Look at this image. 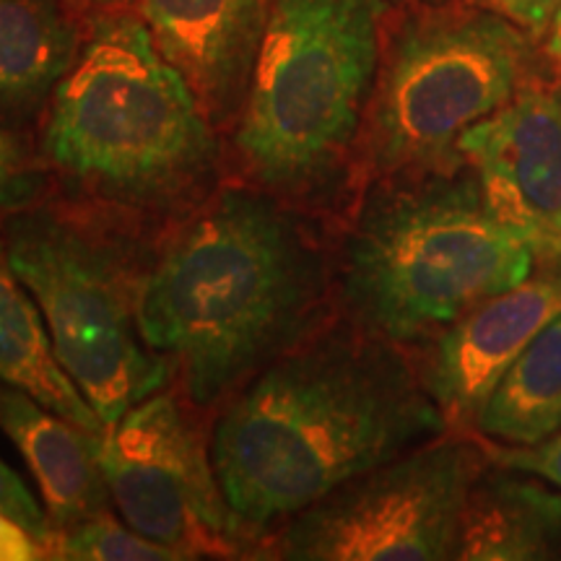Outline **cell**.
<instances>
[{
	"label": "cell",
	"mask_w": 561,
	"mask_h": 561,
	"mask_svg": "<svg viewBox=\"0 0 561 561\" xmlns=\"http://www.w3.org/2000/svg\"><path fill=\"white\" fill-rule=\"evenodd\" d=\"M468 3L510 19L512 24L528 32L533 39L546 37L553 16L561 9V0H468Z\"/></svg>",
	"instance_id": "cell-22"
},
{
	"label": "cell",
	"mask_w": 561,
	"mask_h": 561,
	"mask_svg": "<svg viewBox=\"0 0 561 561\" xmlns=\"http://www.w3.org/2000/svg\"><path fill=\"white\" fill-rule=\"evenodd\" d=\"M42 191V178L21 151L11 128L0 123V216H13L32 208Z\"/></svg>",
	"instance_id": "cell-19"
},
{
	"label": "cell",
	"mask_w": 561,
	"mask_h": 561,
	"mask_svg": "<svg viewBox=\"0 0 561 561\" xmlns=\"http://www.w3.org/2000/svg\"><path fill=\"white\" fill-rule=\"evenodd\" d=\"M385 0H268L234 146L257 187L328 201L359 164Z\"/></svg>",
	"instance_id": "cell-5"
},
{
	"label": "cell",
	"mask_w": 561,
	"mask_h": 561,
	"mask_svg": "<svg viewBox=\"0 0 561 561\" xmlns=\"http://www.w3.org/2000/svg\"><path fill=\"white\" fill-rule=\"evenodd\" d=\"M489 453L496 466L533 473L561 489V430L536 445H496L489 439Z\"/></svg>",
	"instance_id": "cell-21"
},
{
	"label": "cell",
	"mask_w": 561,
	"mask_h": 561,
	"mask_svg": "<svg viewBox=\"0 0 561 561\" xmlns=\"http://www.w3.org/2000/svg\"><path fill=\"white\" fill-rule=\"evenodd\" d=\"M331 280L325 244L299 210L234 187L144 278L140 331L187 401L208 409L318 333Z\"/></svg>",
	"instance_id": "cell-2"
},
{
	"label": "cell",
	"mask_w": 561,
	"mask_h": 561,
	"mask_svg": "<svg viewBox=\"0 0 561 561\" xmlns=\"http://www.w3.org/2000/svg\"><path fill=\"white\" fill-rule=\"evenodd\" d=\"M55 557L73 561H185L178 549L153 541L133 530L128 523H117L110 512L87 517L73 528L62 530L55 543Z\"/></svg>",
	"instance_id": "cell-18"
},
{
	"label": "cell",
	"mask_w": 561,
	"mask_h": 561,
	"mask_svg": "<svg viewBox=\"0 0 561 561\" xmlns=\"http://www.w3.org/2000/svg\"><path fill=\"white\" fill-rule=\"evenodd\" d=\"M45 546L24 525L0 512V561H30L45 557Z\"/></svg>",
	"instance_id": "cell-23"
},
{
	"label": "cell",
	"mask_w": 561,
	"mask_h": 561,
	"mask_svg": "<svg viewBox=\"0 0 561 561\" xmlns=\"http://www.w3.org/2000/svg\"><path fill=\"white\" fill-rule=\"evenodd\" d=\"M561 430V314L504 371L473 432L500 445H536Z\"/></svg>",
	"instance_id": "cell-17"
},
{
	"label": "cell",
	"mask_w": 561,
	"mask_h": 561,
	"mask_svg": "<svg viewBox=\"0 0 561 561\" xmlns=\"http://www.w3.org/2000/svg\"><path fill=\"white\" fill-rule=\"evenodd\" d=\"M0 385L19 388L89 432H104L102 419L60 367L37 301L11 268L0 240Z\"/></svg>",
	"instance_id": "cell-16"
},
{
	"label": "cell",
	"mask_w": 561,
	"mask_h": 561,
	"mask_svg": "<svg viewBox=\"0 0 561 561\" xmlns=\"http://www.w3.org/2000/svg\"><path fill=\"white\" fill-rule=\"evenodd\" d=\"M42 149L94 198L167 210L214 178L216 140L140 19L104 16L47 104Z\"/></svg>",
	"instance_id": "cell-4"
},
{
	"label": "cell",
	"mask_w": 561,
	"mask_h": 561,
	"mask_svg": "<svg viewBox=\"0 0 561 561\" xmlns=\"http://www.w3.org/2000/svg\"><path fill=\"white\" fill-rule=\"evenodd\" d=\"M3 242L60 367L104 430L164 388L170 367L140 331L138 291L102 244L53 210L32 208L11 216Z\"/></svg>",
	"instance_id": "cell-7"
},
{
	"label": "cell",
	"mask_w": 561,
	"mask_h": 561,
	"mask_svg": "<svg viewBox=\"0 0 561 561\" xmlns=\"http://www.w3.org/2000/svg\"><path fill=\"white\" fill-rule=\"evenodd\" d=\"M112 504L133 530L185 553L237 549V530L191 416L172 392H153L102 432Z\"/></svg>",
	"instance_id": "cell-9"
},
{
	"label": "cell",
	"mask_w": 561,
	"mask_h": 561,
	"mask_svg": "<svg viewBox=\"0 0 561 561\" xmlns=\"http://www.w3.org/2000/svg\"><path fill=\"white\" fill-rule=\"evenodd\" d=\"M91 5H102V9H117V5L130 3V0H87Z\"/></svg>",
	"instance_id": "cell-25"
},
{
	"label": "cell",
	"mask_w": 561,
	"mask_h": 561,
	"mask_svg": "<svg viewBox=\"0 0 561 561\" xmlns=\"http://www.w3.org/2000/svg\"><path fill=\"white\" fill-rule=\"evenodd\" d=\"M533 81V37L510 19L473 3L413 13L380 55L356 167L377 180L458 164L462 133Z\"/></svg>",
	"instance_id": "cell-6"
},
{
	"label": "cell",
	"mask_w": 561,
	"mask_h": 561,
	"mask_svg": "<svg viewBox=\"0 0 561 561\" xmlns=\"http://www.w3.org/2000/svg\"><path fill=\"white\" fill-rule=\"evenodd\" d=\"M445 432L409 348L346 322L312 333L237 392L214 426L210 460L237 536L257 538Z\"/></svg>",
	"instance_id": "cell-1"
},
{
	"label": "cell",
	"mask_w": 561,
	"mask_h": 561,
	"mask_svg": "<svg viewBox=\"0 0 561 561\" xmlns=\"http://www.w3.org/2000/svg\"><path fill=\"white\" fill-rule=\"evenodd\" d=\"M559 314L561 263H546L421 343L419 375L447 430L473 432L476 416L504 371Z\"/></svg>",
	"instance_id": "cell-11"
},
{
	"label": "cell",
	"mask_w": 561,
	"mask_h": 561,
	"mask_svg": "<svg viewBox=\"0 0 561 561\" xmlns=\"http://www.w3.org/2000/svg\"><path fill=\"white\" fill-rule=\"evenodd\" d=\"M533 268V250L491 216L462 159L369 180L343 237L335 280L351 325L419 348Z\"/></svg>",
	"instance_id": "cell-3"
},
{
	"label": "cell",
	"mask_w": 561,
	"mask_h": 561,
	"mask_svg": "<svg viewBox=\"0 0 561 561\" xmlns=\"http://www.w3.org/2000/svg\"><path fill=\"white\" fill-rule=\"evenodd\" d=\"M455 559H561V489L489 462L468 491Z\"/></svg>",
	"instance_id": "cell-14"
},
{
	"label": "cell",
	"mask_w": 561,
	"mask_h": 561,
	"mask_svg": "<svg viewBox=\"0 0 561 561\" xmlns=\"http://www.w3.org/2000/svg\"><path fill=\"white\" fill-rule=\"evenodd\" d=\"M79 53L81 32L66 0H0V123L30 125Z\"/></svg>",
	"instance_id": "cell-15"
},
{
	"label": "cell",
	"mask_w": 561,
	"mask_h": 561,
	"mask_svg": "<svg viewBox=\"0 0 561 561\" xmlns=\"http://www.w3.org/2000/svg\"><path fill=\"white\" fill-rule=\"evenodd\" d=\"M0 430L34 473L58 536L110 510L112 496L100 460L102 432L83 430L9 385H0Z\"/></svg>",
	"instance_id": "cell-13"
},
{
	"label": "cell",
	"mask_w": 561,
	"mask_h": 561,
	"mask_svg": "<svg viewBox=\"0 0 561 561\" xmlns=\"http://www.w3.org/2000/svg\"><path fill=\"white\" fill-rule=\"evenodd\" d=\"M0 512L24 525L47 551H55L58 530H55L50 515L47 510H42L24 479L3 458H0Z\"/></svg>",
	"instance_id": "cell-20"
},
{
	"label": "cell",
	"mask_w": 561,
	"mask_h": 561,
	"mask_svg": "<svg viewBox=\"0 0 561 561\" xmlns=\"http://www.w3.org/2000/svg\"><path fill=\"white\" fill-rule=\"evenodd\" d=\"M153 45L210 125L240 117L261 53L268 0H138Z\"/></svg>",
	"instance_id": "cell-12"
},
{
	"label": "cell",
	"mask_w": 561,
	"mask_h": 561,
	"mask_svg": "<svg viewBox=\"0 0 561 561\" xmlns=\"http://www.w3.org/2000/svg\"><path fill=\"white\" fill-rule=\"evenodd\" d=\"M546 55H549L553 70H557V79L561 87V9L553 16L549 32H546Z\"/></svg>",
	"instance_id": "cell-24"
},
{
	"label": "cell",
	"mask_w": 561,
	"mask_h": 561,
	"mask_svg": "<svg viewBox=\"0 0 561 561\" xmlns=\"http://www.w3.org/2000/svg\"><path fill=\"white\" fill-rule=\"evenodd\" d=\"M458 151L491 216L528 244L536 265L561 263V89L533 81L462 133Z\"/></svg>",
	"instance_id": "cell-10"
},
{
	"label": "cell",
	"mask_w": 561,
	"mask_h": 561,
	"mask_svg": "<svg viewBox=\"0 0 561 561\" xmlns=\"http://www.w3.org/2000/svg\"><path fill=\"white\" fill-rule=\"evenodd\" d=\"M491 462L479 432L447 430L341 483L278 528L286 561H442L458 557L468 491Z\"/></svg>",
	"instance_id": "cell-8"
}]
</instances>
